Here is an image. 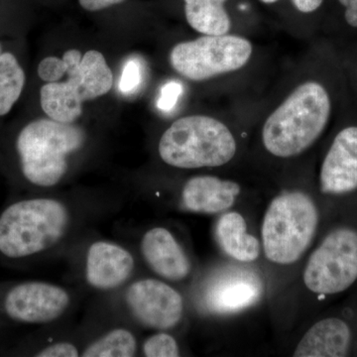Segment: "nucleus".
Masks as SVG:
<instances>
[{
	"label": "nucleus",
	"instance_id": "c85d7f7f",
	"mask_svg": "<svg viewBox=\"0 0 357 357\" xmlns=\"http://www.w3.org/2000/svg\"><path fill=\"white\" fill-rule=\"evenodd\" d=\"M261 3L265 4V6H275V4L279 3L282 0H259Z\"/></svg>",
	"mask_w": 357,
	"mask_h": 357
},
{
	"label": "nucleus",
	"instance_id": "f03ea898",
	"mask_svg": "<svg viewBox=\"0 0 357 357\" xmlns=\"http://www.w3.org/2000/svg\"><path fill=\"white\" fill-rule=\"evenodd\" d=\"M117 203L63 196L15 202L0 215V255L9 259L57 255L79 241Z\"/></svg>",
	"mask_w": 357,
	"mask_h": 357
},
{
	"label": "nucleus",
	"instance_id": "2eb2a0df",
	"mask_svg": "<svg viewBox=\"0 0 357 357\" xmlns=\"http://www.w3.org/2000/svg\"><path fill=\"white\" fill-rule=\"evenodd\" d=\"M243 195V185L234 178L199 174L185 181L177 204L185 213L220 215L232 210Z\"/></svg>",
	"mask_w": 357,
	"mask_h": 357
},
{
	"label": "nucleus",
	"instance_id": "6e6552de",
	"mask_svg": "<svg viewBox=\"0 0 357 357\" xmlns=\"http://www.w3.org/2000/svg\"><path fill=\"white\" fill-rule=\"evenodd\" d=\"M356 281L357 230L349 227L328 232L300 270L301 287L319 298L344 292Z\"/></svg>",
	"mask_w": 357,
	"mask_h": 357
},
{
	"label": "nucleus",
	"instance_id": "b1692460",
	"mask_svg": "<svg viewBox=\"0 0 357 357\" xmlns=\"http://www.w3.org/2000/svg\"><path fill=\"white\" fill-rule=\"evenodd\" d=\"M67 73V66L63 59L57 57L45 58L38 66V76L46 83H55Z\"/></svg>",
	"mask_w": 357,
	"mask_h": 357
},
{
	"label": "nucleus",
	"instance_id": "4be33fe9",
	"mask_svg": "<svg viewBox=\"0 0 357 357\" xmlns=\"http://www.w3.org/2000/svg\"><path fill=\"white\" fill-rule=\"evenodd\" d=\"M142 79L143 67L141 61L137 58L128 59L122 70L119 91L124 95H132L140 88Z\"/></svg>",
	"mask_w": 357,
	"mask_h": 357
},
{
	"label": "nucleus",
	"instance_id": "39448f33",
	"mask_svg": "<svg viewBox=\"0 0 357 357\" xmlns=\"http://www.w3.org/2000/svg\"><path fill=\"white\" fill-rule=\"evenodd\" d=\"M88 144V134L76 123L37 119L21 129L16 138L21 173L33 187L54 189L64 183L73 159Z\"/></svg>",
	"mask_w": 357,
	"mask_h": 357
},
{
	"label": "nucleus",
	"instance_id": "9b49d317",
	"mask_svg": "<svg viewBox=\"0 0 357 357\" xmlns=\"http://www.w3.org/2000/svg\"><path fill=\"white\" fill-rule=\"evenodd\" d=\"M69 289L45 281L17 284L6 293L3 309L13 321L26 325H49L60 321L74 305Z\"/></svg>",
	"mask_w": 357,
	"mask_h": 357
},
{
	"label": "nucleus",
	"instance_id": "20e7f679",
	"mask_svg": "<svg viewBox=\"0 0 357 357\" xmlns=\"http://www.w3.org/2000/svg\"><path fill=\"white\" fill-rule=\"evenodd\" d=\"M245 147L243 132L231 119L195 114L176 119L163 131L157 153L177 170H215L237 161Z\"/></svg>",
	"mask_w": 357,
	"mask_h": 357
},
{
	"label": "nucleus",
	"instance_id": "393cba45",
	"mask_svg": "<svg viewBox=\"0 0 357 357\" xmlns=\"http://www.w3.org/2000/svg\"><path fill=\"white\" fill-rule=\"evenodd\" d=\"M182 93V86L176 82L165 84L162 89L161 96H160L157 107L164 112H169L175 107L178 96Z\"/></svg>",
	"mask_w": 357,
	"mask_h": 357
},
{
	"label": "nucleus",
	"instance_id": "412c9836",
	"mask_svg": "<svg viewBox=\"0 0 357 357\" xmlns=\"http://www.w3.org/2000/svg\"><path fill=\"white\" fill-rule=\"evenodd\" d=\"M141 356L146 357H178L182 356L177 338L168 331H156L143 340Z\"/></svg>",
	"mask_w": 357,
	"mask_h": 357
},
{
	"label": "nucleus",
	"instance_id": "0eeeda50",
	"mask_svg": "<svg viewBox=\"0 0 357 357\" xmlns=\"http://www.w3.org/2000/svg\"><path fill=\"white\" fill-rule=\"evenodd\" d=\"M67 66V81L44 84L40 103L49 119L75 123L83 114V103L107 95L114 84V75L100 52L69 50L63 56Z\"/></svg>",
	"mask_w": 357,
	"mask_h": 357
},
{
	"label": "nucleus",
	"instance_id": "f257e3e1",
	"mask_svg": "<svg viewBox=\"0 0 357 357\" xmlns=\"http://www.w3.org/2000/svg\"><path fill=\"white\" fill-rule=\"evenodd\" d=\"M333 98L304 59L256 119L252 150L265 165L286 168L302 161L326 132Z\"/></svg>",
	"mask_w": 357,
	"mask_h": 357
},
{
	"label": "nucleus",
	"instance_id": "f3484780",
	"mask_svg": "<svg viewBox=\"0 0 357 357\" xmlns=\"http://www.w3.org/2000/svg\"><path fill=\"white\" fill-rule=\"evenodd\" d=\"M215 238L223 255L231 261L253 265L261 259V241L249 232L248 220L241 211L232 208L218 215Z\"/></svg>",
	"mask_w": 357,
	"mask_h": 357
},
{
	"label": "nucleus",
	"instance_id": "1a4fd4ad",
	"mask_svg": "<svg viewBox=\"0 0 357 357\" xmlns=\"http://www.w3.org/2000/svg\"><path fill=\"white\" fill-rule=\"evenodd\" d=\"M121 302L134 323L153 332H172L184 321V296L174 284L155 276L129 282L122 289Z\"/></svg>",
	"mask_w": 357,
	"mask_h": 357
},
{
	"label": "nucleus",
	"instance_id": "aec40b11",
	"mask_svg": "<svg viewBox=\"0 0 357 357\" xmlns=\"http://www.w3.org/2000/svg\"><path fill=\"white\" fill-rule=\"evenodd\" d=\"M25 86V73L13 54L0 46V116L10 112Z\"/></svg>",
	"mask_w": 357,
	"mask_h": 357
},
{
	"label": "nucleus",
	"instance_id": "423d86ee",
	"mask_svg": "<svg viewBox=\"0 0 357 357\" xmlns=\"http://www.w3.org/2000/svg\"><path fill=\"white\" fill-rule=\"evenodd\" d=\"M252 40L238 32L203 35L177 43L169 55L172 69L192 83L229 82L245 74L257 58Z\"/></svg>",
	"mask_w": 357,
	"mask_h": 357
},
{
	"label": "nucleus",
	"instance_id": "bb28decb",
	"mask_svg": "<svg viewBox=\"0 0 357 357\" xmlns=\"http://www.w3.org/2000/svg\"><path fill=\"white\" fill-rule=\"evenodd\" d=\"M124 1L126 0H79V3L84 10L95 13L109 8L110 6H117Z\"/></svg>",
	"mask_w": 357,
	"mask_h": 357
},
{
	"label": "nucleus",
	"instance_id": "dca6fc26",
	"mask_svg": "<svg viewBox=\"0 0 357 357\" xmlns=\"http://www.w3.org/2000/svg\"><path fill=\"white\" fill-rule=\"evenodd\" d=\"M352 333L344 319L328 317L319 319L303 333L292 356L295 357H342L351 349Z\"/></svg>",
	"mask_w": 357,
	"mask_h": 357
},
{
	"label": "nucleus",
	"instance_id": "7ed1b4c3",
	"mask_svg": "<svg viewBox=\"0 0 357 357\" xmlns=\"http://www.w3.org/2000/svg\"><path fill=\"white\" fill-rule=\"evenodd\" d=\"M321 213L304 180L289 181L268 202L260 225L267 290L281 292L299 273L318 236Z\"/></svg>",
	"mask_w": 357,
	"mask_h": 357
},
{
	"label": "nucleus",
	"instance_id": "5701e85b",
	"mask_svg": "<svg viewBox=\"0 0 357 357\" xmlns=\"http://www.w3.org/2000/svg\"><path fill=\"white\" fill-rule=\"evenodd\" d=\"M82 347L68 340H54L39 349L35 356L39 357H77L81 356Z\"/></svg>",
	"mask_w": 357,
	"mask_h": 357
},
{
	"label": "nucleus",
	"instance_id": "4468645a",
	"mask_svg": "<svg viewBox=\"0 0 357 357\" xmlns=\"http://www.w3.org/2000/svg\"><path fill=\"white\" fill-rule=\"evenodd\" d=\"M319 191L344 196L357 190V126L340 129L319 164Z\"/></svg>",
	"mask_w": 357,
	"mask_h": 357
},
{
	"label": "nucleus",
	"instance_id": "a211bd4d",
	"mask_svg": "<svg viewBox=\"0 0 357 357\" xmlns=\"http://www.w3.org/2000/svg\"><path fill=\"white\" fill-rule=\"evenodd\" d=\"M229 0H184L185 17L194 31L203 35L234 32V21L227 9Z\"/></svg>",
	"mask_w": 357,
	"mask_h": 357
},
{
	"label": "nucleus",
	"instance_id": "9d476101",
	"mask_svg": "<svg viewBox=\"0 0 357 357\" xmlns=\"http://www.w3.org/2000/svg\"><path fill=\"white\" fill-rule=\"evenodd\" d=\"M252 265L234 262L217 270L204 282L201 306L213 316L241 314L256 306L267 290L264 275Z\"/></svg>",
	"mask_w": 357,
	"mask_h": 357
},
{
	"label": "nucleus",
	"instance_id": "cd10ccee",
	"mask_svg": "<svg viewBox=\"0 0 357 357\" xmlns=\"http://www.w3.org/2000/svg\"><path fill=\"white\" fill-rule=\"evenodd\" d=\"M344 7V17L347 24L357 28V0H337Z\"/></svg>",
	"mask_w": 357,
	"mask_h": 357
},
{
	"label": "nucleus",
	"instance_id": "a878e982",
	"mask_svg": "<svg viewBox=\"0 0 357 357\" xmlns=\"http://www.w3.org/2000/svg\"><path fill=\"white\" fill-rule=\"evenodd\" d=\"M294 10L296 11L301 17L304 18L307 16H311L323 6L325 0H289Z\"/></svg>",
	"mask_w": 357,
	"mask_h": 357
},
{
	"label": "nucleus",
	"instance_id": "ddd939ff",
	"mask_svg": "<svg viewBox=\"0 0 357 357\" xmlns=\"http://www.w3.org/2000/svg\"><path fill=\"white\" fill-rule=\"evenodd\" d=\"M138 248L143 263L157 278L177 284L191 277V256L169 227H149L141 236Z\"/></svg>",
	"mask_w": 357,
	"mask_h": 357
},
{
	"label": "nucleus",
	"instance_id": "f8f14e48",
	"mask_svg": "<svg viewBox=\"0 0 357 357\" xmlns=\"http://www.w3.org/2000/svg\"><path fill=\"white\" fill-rule=\"evenodd\" d=\"M137 269L133 251L109 239H96L84 249L82 277L91 290L112 293L132 281Z\"/></svg>",
	"mask_w": 357,
	"mask_h": 357
},
{
	"label": "nucleus",
	"instance_id": "6ab92c4d",
	"mask_svg": "<svg viewBox=\"0 0 357 357\" xmlns=\"http://www.w3.org/2000/svg\"><path fill=\"white\" fill-rule=\"evenodd\" d=\"M137 335L126 326L102 331L82 347L83 357H132L139 354Z\"/></svg>",
	"mask_w": 357,
	"mask_h": 357
}]
</instances>
